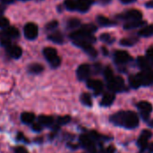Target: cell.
<instances>
[{
  "label": "cell",
  "mask_w": 153,
  "mask_h": 153,
  "mask_svg": "<svg viewBox=\"0 0 153 153\" xmlns=\"http://www.w3.org/2000/svg\"><path fill=\"white\" fill-rule=\"evenodd\" d=\"M109 2H111V0H101L102 4H108Z\"/></svg>",
  "instance_id": "7bdbcfd3"
},
{
  "label": "cell",
  "mask_w": 153,
  "mask_h": 153,
  "mask_svg": "<svg viewBox=\"0 0 153 153\" xmlns=\"http://www.w3.org/2000/svg\"><path fill=\"white\" fill-rule=\"evenodd\" d=\"M150 126H153V121H152V122L150 123Z\"/></svg>",
  "instance_id": "f6af8a7d"
},
{
  "label": "cell",
  "mask_w": 153,
  "mask_h": 153,
  "mask_svg": "<svg viewBox=\"0 0 153 153\" xmlns=\"http://www.w3.org/2000/svg\"><path fill=\"white\" fill-rule=\"evenodd\" d=\"M104 76H105L107 82L110 81V80L115 76V75H114V73H113V71H112V69H111L109 66H107V67L105 68V70H104Z\"/></svg>",
  "instance_id": "4dcf8cb0"
},
{
  "label": "cell",
  "mask_w": 153,
  "mask_h": 153,
  "mask_svg": "<svg viewBox=\"0 0 153 153\" xmlns=\"http://www.w3.org/2000/svg\"><path fill=\"white\" fill-rule=\"evenodd\" d=\"M96 20H97L98 23L100 24L101 26H112V25H115L114 22H112L111 20H109L108 18H107L104 15H98Z\"/></svg>",
  "instance_id": "d4e9b609"
},
{
  "label": "cell",
  "mask_w": 153,
  "mask_h": 153,
  "mask_svg": "<svg viewBox=\"0 0 153 153\" xmlns=\"http://www.w3.org/2000/svg\"><path fill=\"white\" fill-rule=\"evenodd\" d=\"M115 152V148L113 146H109L108 148H107L105 150L104 153H114Z\"/></svg>",
  "instance_id": "f35d334b"
},
{
  "label": "cell",
  "mask_w": 153,
  "mask_h": 153,
  "mask_svg": "<svg viewBox=\"0 0 153 153\" xmlns=\"http://www.w3.org/2000/svg\"><path fill=\"white\" fill-rule=\"evenodd\" d=\"M143 17V13L136 9H132L127 12H126L123 14V18L129 21H134V20H141Z\"/></svg>",
  "instance_id": "4fadbf2b"
},
{
  "label": "cell",
  "mask_w": 153,
  "mask_h": 153,
  "mask_svg": "<svg viewBox=\"0 0 153 153\" xmlns=\"http://www.w3.org/2000/svg\"><path fill=\"white\" fill-rule=\"evenodd\" d=\"M138 65L143 70V71H148L151 70V62L147 57L144 56H140L138 58Z\"/></svg>",
  "instance_id": "7402d4cb"
},
{
  "label": "cell",
  "mask_w": 153,
  "mask_h": 153,
  "mask_svg": "<svg viewBox=\"0 0 153 153\" xmlns=\"http://www.w3.org/2000/svg\"><path fill=\"white\" fill-rule=\"evenodd\" d=\"M102 52H104L105 55H108V51H107V48H102Z\"/></svg>",
  "instance_id": "ee69618b"
},
{
  "label": "cell",
  "mask_w": 153,
  "mask_h": 153,
  "mask_svg": "<svg viewBox=\"0 0 153 153\" xmlns=\"http://www.w3.org/2000/svg\"><path fill=\"white\" fill-rule=\"evenodd\" d=\"M81 102L86 107H91L92 106L91 96L89 93H82L81 95Z\"/></svg>",
  "instance_id": "484cf974"
},
{
  "label": "cell",
  "mask_w": 153,
  "mask_h": 153,
  "mask_svg": "<svg viewBox=\"0 0 153 153\" xmlns=\"http://www.w3.org/2000/svg\"><path fill=\"white\" fill-rule=\"evenodd\" d=\"M116 97H115V94L114 93H108V94H105L101 100V106L103 107H108V106H111L115 100Z\"/></svg>",
  "instance_id": "ffe728a7"
},
{
  "label": "cell",
  "mask_w": 153,
  "mask_h": 153,
  "mask_svg": "<svg viewBox=\"0 0 153 153\" xmlns=\"http://www.w3.org/2000/svg\"><path fill=\"white\" fill-rule=\"evenodd\" d=\"M110 121L126 129H134L139 126V117L133 111H119L110 117Z\"/></svg>",
  "instance_id": "6da1fadb"
},
{
  "label": "cell",
  "mask_w": 153,
  "mask_h": 153,
  "mask_svg": "<svg viewBox=\"0 0 153 153\" xmlns=\"http://www.w3.org/2000/svg\"><path fill=\"white\" fill-rule=\"evenodd\" d=\"M145 6L148 7V8H153V1L147 2V3L145 4Z\"/></svg>",
  "instance_id": "ab89813d"
},
{
  "label": "cell",
  "mask_w": 153,
  "mask_h": 153,
  "mask_svg": "<svg viewBox=\"0 0 153 153\" xmlns=\"http://www.w3.org/2000/svg\"><path fill=\"white\" fill-rule=\"evenodd\" d=\"M152 135V134L149 130H143L142 132V134H140V136L138 138V141H137V144H138V147L141 150V152H143L144 151H146V149L148 147L149 140L151 139Z\"/></svg>",
  "instance_id": "ba28073f"
},
{
  "label": "cell",
  "mask_w": 153,
  "mask_h": 153,
  "mask_svg": "<svg viewBox=\"0 0 153 153\" xmlns=\"http://www.w3.org/2000/svg\"><path fill=\"white\" fill-rule=\"evenodd\" d=\"M91 74V66L87 64L81 65L76 70V76L79 81H88Z\"/></svg>",
  "instance_id": "8fae6325"
},
{
  "label": "cell",
  "mask_w": 153,
  "mask_h": 153,
  "mask_svg": "<svg viewBox=\"0 0 153 153\" xmlns=\"http://www.w3.org/2000/svg\"><path fill=\"white\" fill-rule=\"evenodd\" d=\"M136 42H137V39H123L120 40V44L125 47L134 46Z\"/></svg>",
  "instance_id": "f546056e"
},
{
  "label": "cell",
  "mask_w": 153,
  "mask_h": 153,
  "mask_svg": "<svg viewBox=\"0 0 153 153\" xmlns=\"http://www.w3.org/2000/svg\"><path fill=\"white\" fill-rule=\"evenodd\" d=\"M13 153H30L23 146H16L13 148Z\"/></svg>",
  "instance_id": "d590c367"
},
{
  "label": "cell",
  "mask_w": 153,
  "mask_h": 153,
  "mask_svg": "<svg viewBox=\"0 0 153 153\" xmlns=\"http://www.w3.org/2000/svg\"><path fill=\"white\" fill-rule=\"evenodd\" d=\"M4 11V6H2V5H0V16L3 14Z\"/></svg>",
  "instance_id": "b9f144b4"
},
{
  "label": "cell",
  "mask_w": 153,
  "mask_h": 153,
  "mask_svg": "<svg viewBox=\"0 0 153 153\" xmlns=\"http://www.w3.org/2000/svg\"><path fill=\"white\" fill-rule=\"evenodd\" d=\"M146 22L142 20H134V21H129L124 25V29L126 30H131V29H135L142 27L145 24Z\"/></svg>",
  "instance_id": "ac0fdd59"
},
{
  "label": "cell",
  "mask_w": 153,
  "mask_h": 153,
  "mask_svg": "<svg viewBox=\"0 0 153 153\" xmlns=\"http://www.w3.org/2000/svg\"><path fill=\"white\" fill-rule=\"evenodd\" d=\"M65 7L70 10V11H74L76 10V4L75 0H65Z\"/></svg>",
  "instance_id": "1f68e13d"
},
{
  "label": "cell",
  "mask_w": 153,
  "mask_h": 153,
  "mask_svg": "<svg viewBox=\"0 0 153 153\" xmlns=\"http://www.w3.org/2000/svg\"><path fill=\"white\" fill-rule=\"evenodd\" d=\"M43 55L52 68H56L60 65L61 59L58 56L57 51L54 48H50V47L45 48L43 49Z\"/></svg>",
  "instance_id": "277c9868"
},
{
  "label": "cell",
  "mask_w": 153,
  "mask_h": 153,
  "mask_svg": "<svg viewBox=\"0 0 153 153\" xmlns=\"http://www.w3.org/2000/svg\"><path fill=\"white\" fill-rule=\"evenodd\" d=\"M16 139L18 140V141H21V142H23V143H29V141L27 140V138L22 134V133H18V134H17V137H16Z\"/></svg>",
  "instance_id": "74e56055"
},
{
  "label": "cell",
  "mask_w": 153,
  "mask_h": 153,
  "mask_svg": "<svg viewBox=\"0 0 153 153\" xmlns=\"http://www.w3.org/2000/svg\"><path fill=\"white\" fill-rule=\"evenodd\" d=\"M137 108L140 111V115L141 117L144 119V120H148V118L150 117L152 112V105L148 102V101H141L137 104Z\"/></svg>",
  "instance_id": "9c48e42d"
},
{
  "label": "cell",
  "mask_w": 153,
  "mask_h": 153,
  "mask_svg": "<svg viewBox=\"0 0 153 153\" xmlns=\"http://www.w3.org/2000/svg\"><path fill=\"white\" fill-rule=\"evenodd\" d=\"M123 4H131V3H134L135 2L136 0H120Z\"/></svg>",
  "instance_id": "60d3db41"
},
{
  "label": "cell",
  "mask_w": 153,
  "mask_h": 153,
  "mask_svg": "<svg viewBox=\"0 0 153 153\" xmlns=\"http://www.w3.org/2000/svg\"><path fill=\"white\" fill-rule=\"evenodd\" d=\"M7 52L10 55L11 57L14 58V59H18L22 56V50L20 47L16 46V45H11L9 46L7 48Z\"/></svg>",
  "instance_id": "e0dca14e"
},
{
  "label": "cell",
  "mask_w": 153,
  "mask_h": 153,
  "mask_svg": "<svg viewBox=\"0 0 153 153\" xmlns=\"http://www.w3.org/2000/svg\"><path fill=\"white\" fill-rule=\"evenodd\" d=\"M23 32H24V36L26 37V39H35L38 37L39 34V29L38 26L33 23V22H28L23 29Z\"/></svg>",
  "instance_id": "30bf717a"
},
{
  "label": "cell",
  "mask_w": 153,
  "mask_h": 153,
  "mask_svg": "<svg viewBox=\"0 0 153 153\" xmlns=\"http://www.w3.org/2000/svg\"><path fill=\"white\" fill-rule=\"evenodd\" d=\"M21 121L26 126H31L37 119V117L32 112H22L21 114Z\"/></svg>",
  "instance_id": "5bb4252c"
},
{
  "label": "cell",
  "mask_w": 153,
  "mask_h": 153,
  "mask_svg": "<svg viewBox=\"0 0 153 153\" xmlns=\"http://www.w3.org/2000/svg\"><path fill=\"white\" fill-rule=\"evenodd\" d=\"M4 35H5L9 39H15L19 37V30L15 27H9L6 28V30L3 32Z\"/></svg>",
  "instance_id": "603a6c76"
},
{
  "label": "cell",
  "mask_w": 153,
  "mask_h": 153,
  "mask_svg": "<svg viewBox=\"0 0 153 153\" xmlns=\"http://www.w3.org/2000/svg\"><path fill=\"white\" fill-rule=\"evenodd\" d=\"M80 143L81 145L86 149L90 153L95 152V144H94V138L91 134H82L80 136Z\"/></svg>",
  "instance_id": "8992f818"
},
{
  "label": "cell",
  "mask_w": 153,
  "mask_h": 153,
  "mask_svg": "<svg viewBox=\"0 0 153 153\" xmlns=\"http://www.w3.org/2000/svg\"><path fill=\"white\" fill-rule=\"evenodd\" d=\"M93 0H75L76 10L81 13H86L90 9Z\"/></svg>",
  "instance_id": "9a60e30c"
},
{
  "label": "cell",
  "mask_w": 153,
  "mask_h": 153,
  "mask_svg": "<svg viewBox=\"0 0 153 153\" xmlns=\"http://www.w3.org/2000/svg\"><path fill=\"white\" fill-rule=\"evenodd\" d=\"M108 87L112 92H121L125 91V82L120 76H114L108 82Z\"/></svg>",
  "instance_id": "5b68a950"
},
{
  "label": "cell",
  "mask_w": 153,
  "mask_h": 153,
  "mask_svg": "<svg viewBox=\"0 0 153 153\" xmlns=\"http://www.w3.org/2000/svg\"><path fill=\"white\" fill-rule=\"evenodd\" d=\"M36 122L44 129V128H50L54 129L56 125V119L50 116H39L36 119Z\"/></svg>",
  "instance_id": "52a82bcc"
},
{
  "label": "cell",
  "mask_w": 153,
  "mask_h": 153,
  "mask_svg": "<svg viewBox=\"0 0 153 153\" xmlns=\"http://www.w3.org/2000/svg\"><path fill=\"white\" fill-rule=\"evenodd\" d=\"M30 127H31L32 131H34V132H36V133H39V132H41V131L43 130V128H42L36 121L30 126Z\"/></svg>",
  "instance_id": "8d00e7d4"
},
{
  "label": "cell",
  "mask_w": 153,
  "mask_h": 153,
  "mask_svg": "<svg viewBox=\"0 0 153 153\" xmlns=\"http://www.w3.org/2000/svg\"><path fill=\"white\" fill-rule=\"evenodd\" d=\"M114 59H115V62L117 64L125 65V64L128 63L131 60V56L126 51L118 50V51H116L115 52V54H114Z\"/></svg>",
  "instance_id": "7c38bea8"
},
{
  "label": "cell",
  "mask_w": 153,
  "mask_h": 153,
  "mask_svg": "<svg viewBox=\"0 0 153 153\" xmlns=\"http://www.w3.org/2000/svg\"><path fill=\"white\" fill-rule=\"evenodd\" d=\"M138 35L140 37H151L153 35V25H148L141 29L138 32Z\"/></svg>",
  "instance_id": "cb8c5ba5"
},
{
  "label": "cell",
  "mask_w": 153,
  "mask_h": 153,
  "mask_svg": "<svg viewBox=\"0 0 153 153\" xmlns=\"http://www.w3.org/2000/svg\"><path fill=\"white\" fill-rule=\"evenodd\" d=\"M70 38L73 39V42H87V43H92L96 40L95 37L92 35V33L83 30L82 28L79 30H76L70 34Z\"/></svg>",
  "instance_id": "3957f363"
},
{
  "label": "cell",
  "mask_w": 153,
  "mask_h": 153,
  "mask_svg": "<svg viewBox=\"0 0 153 153\" xmlns=\"http://www.w3.org/2000/svg\"><path fill=\"white\" fill-rule=\"evenodd\" d=\"M130 84L133 88L137 89L141 86H149L153 83V71L148 70L133 75L129 78Z\"/></svg>",
  "instance_id": "7a4b0ae2"
},
{
  "label": "cell",
  "mask_w": 153,
  "mask_h": 153,
  "mask_svg": "<svg viewBox=\"0 0 153 153\" xmlns=\"http://www.w3.org/2000/svg\"><path fill=\"white\" fill-rule=\"evenodd\" d=\"M48 39L49 40H51L52 42L56 43V44H62L64 42V37H63L62 33L59 31H56V32L51 33L50 35H48Z\"/></svg>",
  "instance_id": "44dd1931"
},
{
  "label": "cell",
  "mask_w": 153,
  "mask_h": 153,
  "mask_svg": "<svg viewBox=\"0 0 153 153\" xmlns=\"http://www.w3.org/2000/svg\"><path fill=\"white\" fill-rule=\"evenodd\" d=\"M44 71V66L40 64L34 63L28 66V72L31 74H39Z\"/></svg>",
  "instance_id": "d6986e66"
},
{
  "label": "cell",
  "mask_w": 153,
  "mask_h": 153,
  "mask_svg": "<svg viewBox=\"0 0 153 153\" xmlns=\"http://www.w3.org/2000/svg\"><path fill=\"white\" fill-rule=\"evenodd\" d=\"M82 28L83 30H85L91 32V33H93V32H95V31L97 30L96 26H94L93 24H85V25H83Z\"/></svg>",
  "instance_id": "e575fe53"
},
{
  "label": "cell",
  "mask_w": 153,
  "mask_h": 153,
  "mask_svg": "<svg viewBox=\"0 0 153 153\" xmlns=\"http://www.w3.org/2000/svg\"><path fill=\"white\" fill-rule=\"evenodd\" d=\"M87 86L94 91L95 94L101 93L103 90V83L99 80H88L87 81Z\"/></svg>",
  "instance_id": "2e32d148"
},
{
  "label": "cell",
  "mask_w": 153,
  "mask_h": 153,
  "mask_svg": "<svg viewBox=\"0 0 153 153\" xmlns=\"http://www.w3.org/2000/svg\"><path fill=\"white\" fill-rule=\"evenodd\" d=\"M57 25H58L57 21L54 20V21H52V22H48V23L46 25V30H52L56 29V28L57 27Z\"/></svg>",
  "instance_id": "836d02e7"
},
{
  "label": "cell",
  "mask_w": 153,
  "mask_h": 153,
  "mask_svg": "<svg viewBox=\"0 0 153 153\" xmlns=\"http://www.w3.org/2000/svg\"><path fill=\"white\" fill-rule=\"evenodd\" d=\"M81 25V21L77 18H72L67 22V28L68 29H75Z\"/></svg>",
  "instance_id": "83f0119b"
},
{
  "label": "cell",
  "mask_w": 153,
  "mask_h": 153,
  "mask_svg": "<svg viewBox=\"0 0 153 153\" xmlns=\"http://www.w3.org/2000/svg\"><path fill=\"white\" fill-rule=\"evenodd\" d=\"M89 56H92V57H95V56H97V55H98V52H97V50L91 46V44H90V45H87L85 48H82Z\"/></svg>",
  "instance_id": "f1b7e54d"
},
{
  "label": "cell",
  "mask_w": 153,
  "mask_h": 153,
  "mask_svg": "<svg viewBox=\"0 0 153 153\" xmlns=\"http://www.w3.org/2000/svg\"><path fill=\"white\" fill-rule=\"evenodd\" d=\"M9 26V21L7 18L4 17V16H0V28L2 29H5Z\"/></svg>",
  "instance_id": "d6a6232c"
},
{
  "label": "cell",
  "mask_w": 153,
  "mask_h": 153,
  "mask_svg": "<svg viewBox=\"0 0 153 153\" xmlns=\"http://www.w3.org/2000/svg\"><path fill=\"white\" fill-rule=\"evenodd\" d=\"M100 39L105 43H108V44H112L115 41V38L109 34V33H102L100 36Z\"/></svg>",
  "instance_id": "4316f807"
}]
</instances>
